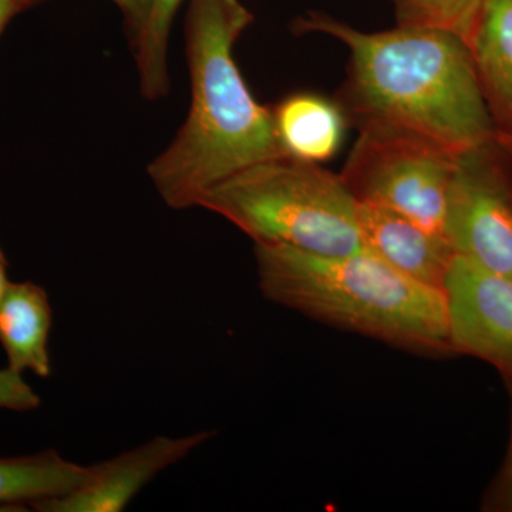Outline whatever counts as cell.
Masks as SVG:
<instances>
[{
  "label": "cell",
  "mask_w": 512,
  "mask_h": 512,
  "mask_svg": "<svg viewBox=\"0 0 512 512\" xmlns=\"http://www.w3.org/2000/svg\"><path fill=\"white\" fill-rule=\"evenodd\" d=\"M266 299L339 328L427 355H456L446 293L414 281L372 252L329 256L255 244Z\"/></svg>",
  "instance_id": "cell-3"
},
{
  "label": "cell",
  "mask_w": 512,
  "mask_h": 512,
  "mask_svg": "<svg viewBox=\"0 0 512 512\" xmlns=\"http://www.w3.org/2000/svg\"><path fill=\"white\" fill-rule=\"evenodd\" d=\"M396 25L423 26L471 37L490 0H390Z\"/></svg>",
  "instance_id": "cell-15"
},
{
  "label": "cell",
  "mask_w": 512,
  "mask_h": 512,
  "mask_svg": "<svg viewBox=\"0 0 512 512\" xmlns=\"http://www.w3.org/2000/svg\"><path fill=\"white\" fill-rule=\"evenodd\" d=\"M457 154L414 134L363 127L340 177L357 201L389 208L444 234Z\"/></svg>",
  "instance_id": "cell-5"
},
{
  "label": "cell",
  "mask_w": 512,
  "mask_h": 512,
  "mask_svg": "<svg viewBox=\"0 0 512 512\" xmlns=\"http://www.w3.org/2000/svg\"><path fill=\"white\" fill-rule=\"evenodd\" d=\"M470 47L495 137L512 150V0H490Z\"/></svg>",
  "instance_id": "cell-10"
},
{
  "label": "cell",
  "mask_w": 512,
  "mask_h": 512,
  "mask_svg": "<svg viewBox=\"0 0 512 512\" xmlns=\"http://www.w3.org/2000/svg\"><path fill=\"white\" fill-rule=\"evenodd\" d=\"M357 222L366 251L414 281L444 291L457 255L446 235L369 202L357 201Z\"/></svg>",
  "instance_id": "cell-9"
},
{
  "label": "cell",
  "mask_w": 512,
  "mask_h": 512,
  "mask_svg": "<svg viewBox=\"0 0 512 512\" xmlns=\"http://www.w3.org/2000/svg\"><path fill=\"white\" fill-rule=\"evenodd\" d=\"M272 113L286 156L320 164L338 153L346 120L338 103L319 94L298 93L282 100Z\"/></svg>",
  "instance_id": "cell-12"
},
{
  "label": "cell",
  "mask_w": 512,
  "mask_h": 512,
  "mask_svg": "<svg viewBox=\"0 0 512 512\" xmlns=\"http://www.w3.org/2000/svg\"><path fill=\"white\" fill-rule=\"evenodd\" d=\"M181 2L153 0L146 26L134 42L141 89L148 99H157L168 92V37Z\"/></svg>",
  "instance_id": "cell-14"
},
{
  "label": "cell",
  "mask_w": 512,
  "mask_h": 512,
  "mask_svg": "<svg viewBox=\"0 0 512 512\" xmlns=\"http://www.w3.org/2000/svg\"><path fill=\"white\" fill-rule=\"evenodd\" d=\"M214 431H198L184 437H154L119 456L90 466L89 478L63 497L33 504L42 512H120L164 471L190 456L214 437Z\"/></svg>",
  "instance_id": "cell-8"
},
{
  "label": "cell",
  "mask_w": 512,
  "mask_h": 512,
  "mask_svg": "<svg viewBox=\"0 0 512 512\" xmlns=\"http://www.w3.org/2000/svg\"><path fill=\"white\" fill-rule=\"evenodd\" d=\"M113 2L126 15L128 26H130L134 42H136L137 37L140 36L144 26H146L153 0H113Z\"/></svg>",
  "instance_id": "cell-18"
},
{
  "label": "cell",
  "mask_w": 512,
  "mask_h": 512,
  "mask_svg": "<svg viewBox=\"0 0 512 512\" xmlns=\"http://www.w3.org/2000/svg\"><path fill=\"white\" fill-rule=\"evenodd\" d=\"M296 29L348 47L338 104L357 130L403 131L454 153L495 136L463 37L423 26L363 32L323 12L306 13Z\"/></svg>",
  "instance_id": "cell-1"
},
{
  "label": "cell",
  "mask_w": 512,
  "mask_h": 512,
  "mask_svg": "<svg viewBox=\"0 0 512 512\" xmlns=\"http://www.w3.org/2000/svg\"><path fill=\"white\" fill-rule=\"evenodd\" d=\"M510 392L512 396V387ZM484 507L490 511L512 512V423L507 457L490 491L485 495Z\"/></svg>",
  "instance_id": "cell-17"
},
{
  "label": "cell",
  "mask_w": 512,
  "mask_h": 512,
  "mask_svg": "<svg viewBox=\"0 0 512 512\" xmlns=\"http://www.w3.org/2000/svg\"><path fill=\"white\" fill-rule=\"evenodd\" d=\"M23 5V0H0V33Z\"/></svg>",
  "instance_id": "cell-19"
},
{
  "label": "cell",
  "mask_w": 512,
  "mask_h": 512,
  "mask_svg": "<svg viewBox=\"0 0 512 512\" xmlns=\"http://www.w3.org/2000/svg\"><path fill=\"white\" fill-rule=\"evenodd\" d=\"M252 23L241 0H191L187 53L191 109L173 144L148 167L168 207H198L212 187L262 161L285 157L274 113L249 92L234 46Z\"/></svg>",
  "instance_id": "cell-2"
},
{
  "label": "cell",
  "mask_w": 512,
  "mask_h": 512,
  "mask_svg": "<svg viewBox=\"0 0 512 512\" xmlns=\"http://www.w3.org/2000/svg\"><path fill=\"white\" fill-rule=\"evenodd\" d=\"M90 467L66 460L56 450L0 458V507H20L63 497L89 478Z\"/></svg>",
  "instance_id": "cell-13"
},
{
  "label": "cell",
  "mask_w": 512,
  "mask_h": 512,
  "mask_svg": "<svg viewBox=\"0 0 512 512\" xmlns=\"http://www.w3.org/2000/svg\"><path fill=\"white\" fill-rule=\"evenodd\" d=\"M42 404L35 390L26 383L22 373L6 367L0 369V409L28 412Z\"/></svg>",
  "instance_id": "cell-16"
},
{
  "label": "cell",
  "mask_w": 512,
  "mask_h": 512,
  "mask_svg": "<svg viewBox=\"0 0 512 512\" xmlns=\"http://www.w3.org/2000/svg\"><path fill=\"white\" fill-rule=\"evenodd\" d=\"M52 325L46 289L33 282H12L0 301V345L8 356V367L22 375L49 377Z\"/></svg>",
  "instance_id": "cell-11"
},
{
  "label": "cell",
  "mask_w": 512,
  "mask_h": 512,
  "mask_svg": "<svg viewBox=\"0 0 512 512\" xmlns=\"http://www.w3.org/2000/svg\"><path fill=\"white\" fill-rule=\"evenodd\" d=\"M443 232L457 255L512 281V150L497 137L457 154Z\"/></svg>",
  "instance_id": "cell-6"
},
{
  "label": "cell",
  "mask_w": 512,
  "mask_h": 512,
  "mask_svg": "<svg viewBox=\"0 0 512 512\" xmlns=\"http://www.w3.org/2000/svg\"><path fill=\"white\" fill-rule=\"evenodd\" d=\"M33 2V0H23V3Z\"/></svg>",
  "instance_id": "cell-21"
},
{
  "label": "cell",
  "mask_w": 512,
  "mask_h": 512,
  "mask_svg": "<svg viewBox=\"0 0 512 512\" xmlns=\"http://www.w3.org/2000/svg\"><path fill=\"white\" fill-rule=\"evenodd\" d=\"M444 293L454 353L490 363L512 387V281L456 255Z\"/></svg>",
  "instance_id": "cell-7"
},
{
  "label": "cell",
  "mask_w": 512,
  "mask_h": 512,
  "mask_svg": "<svg viewBox=\"0 0 512 512\" xmlns=\"http://www.w3.org/2000/svg\"><path fill=\"white\" fill-rule=\"evenodd\" d=\"M8 269V259H6L5 254H3L2 249H0V301H2L5 293L8 292L10 284H12V282L9 281Z\"/></svg>",
  "instance_id": "cell-20"
},
{
  "label": "cell",
  "mask_w": 512,
  "mask_h": 512,
  "mask_svg": "<svg viewBox=\"0 0 512 512\" xmlns=\"http://www.w3.org/2000/svg\"><path fill=\"white\" fill-rule=\"evenodd\" d=\"M198 207L254 239L312 254L365 251L357 200L340 174L289 156L262 161L212 187Z\"/></svg>",
  "instance_id": "cell-4"
}]
</instances>
